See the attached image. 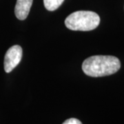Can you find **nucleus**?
<instances>
[{"instance_id":"obj_1","label":"nucleus","mask_w":124,"mask_h":124,"mask_svg":"<svg viewBox=\"0 0 124 124\" xmlns=\"http://www.w3.org/2000/svg\"><path fill=\"white\" fill-rule=\"evenodd\" d=\"M121 68L119 59L114 56L95 55L87 58L82 64L86 75L99 77L113 75Z\"/></svg>"},{"instance_id":"obj_2","label":"nucleus","mask_w":124,"mask_h":124,"mask_svg":"<svg viewBox=\"0 0 124 124\" xmlns=\"http://www.w3.org/2000/svg\"><path fill=\"white\" fill-rule=\"evenodd\" d=\"M100 17L93 11L79 10L68 15L65 20L66 26L71 31H93L99 25Z\"/></svg>"},{"instance_id":"obj_4","label":"nucleus","mask_w":124,"mask_h":124,"mask_svg":"<svg viewBox=\"0 0 124 124\" xmlns=\"http://www.w3.org/2000/svg\"><path fill=\"white\" fill-rule=\"evenodd\" d=\"M33 0H17L15 14L18 19H26L29 14Z\"/></svg>"},{"instance_id":"obj_6","label":"nucleus","mask_w":124,"mask_h":124,"mask_svg":"<svg viewBox=\"0 0 124 124\" xmlns=\"http://www.w3.org/2000/svg\"><path fill=\"white\" fill-rule=\"evenodd\" d=\"M62 124H82V123L76 118H70L66 120Z\"/></svg>"},{"instance_id":"obj_5","label":"nucleus","mask_w":124,"mask_h":124,"mask_svg":"<svg viewBox=\"0 0 124 124\" xmlns=\"http://www.w3.org/2000/svg\"><path fill=\"white\" fill-rule=\"evenodd\" d=\"M64 0H44L46 8L49 11H54L63 4Z\"/></svg>"},{"instance_id":"obj_3","label":"nucleus","mask_w":124,"mask_h":124,"mask_svg":"<svg viewBox=\"0 0 124 124\" xmlns=\"http://www.w3.org/2000/svg\"><path fill=\"white\" fill-rule=\"evenodd\" d=\"M22 48L21 46L15 45L7 50L4 57V70L9 73L17 66L22 58Z\"/></svg>"}]
</instances>
